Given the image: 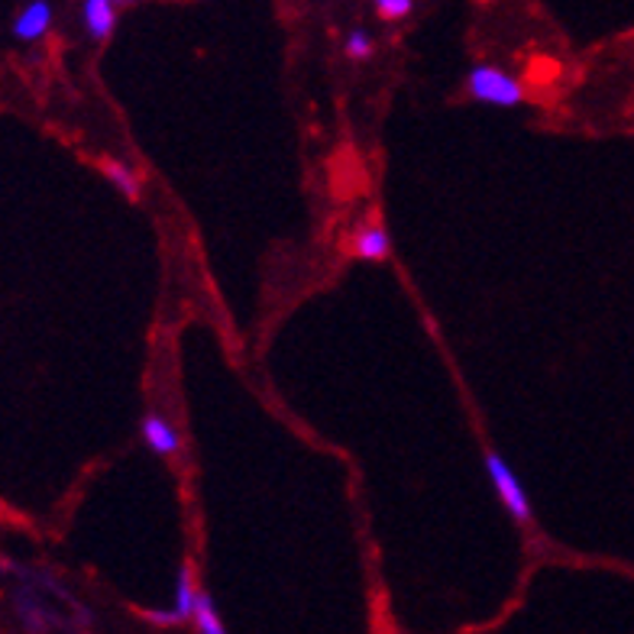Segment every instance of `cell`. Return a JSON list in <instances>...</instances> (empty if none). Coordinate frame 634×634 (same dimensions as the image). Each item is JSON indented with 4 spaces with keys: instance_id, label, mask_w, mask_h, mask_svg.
<instances>
[{
    "instance_id": "obj_12",
    "label": "cell",
    "mask_w": 634,
    "mask_h": 634,
    "mask_svg": "<svg viewBox=\"0 0 634 634\" xmlns=\"http://www.w3.org/2000/svg\"><path fill=\"white\" fill-rule=\"evenodd\" d=\"M117 3H133V0H117Z\"/></svg>"
},
{
    "instance_id": "obj_7",
    "label": "cell",
    "mask_w": 634,
    "mask_h": 634,
    "mask_svg": "<svg viewBox=\"0 0 634 634\" xmlns=\"http://www.w3.org/2000/svg\"><path fill=\"white\" fill-rule=\"evenodd\" d=\"M194 599H198V589L191 579V563H181L179 586H176V612H179L181 625L194 619Z\"/></svg>"
},
{
    "instance_id": "obj_11",
    "label": "cell",
    "mask_w": 634,
    "mask_h": 634,
    "mask_svg": "<svg viewBox=\"0 0 634 634\" xmlns=\"http://www.w3.org/2000/svg\"><path fill=\"white\" fill-rule=\"evenodd\" d=\"M411 7H415V0H375V10L385 20H402L411 13Z\"/></svg>"
},
{
    "instance_id": "obj_2",
    "label": "cell",
    "mask_w": 634,
    "mask_h": 634,
    "mask_svg": "<svg viewBox=\"0 0 634 634\" xmlns=\"http://www.w3.org/2000/svg\"><path fill=\"white\" fill-rule=\"evenodd\" d=\"M486 469H489V479H492V486H495L502 505L509 509V515H512L518 525H528V522L535 518V509H531V502H528L525 486H522L518 476L512 472V466H509L499 453L489 451L486 453Z\"/></svg>"
},
{
    "instance_id": "obj_3",
    "label": "cell",
    "mask_w": 634,
    "mask_h": 634,
    "mask_svg": "<svg viewBox=\"0 0 634 634\" xmlns=\"http://www.w3.org/2000/svg\"><path fill=\"white\" fill-rule=\"evenodd\" d=\"M143 441H146L149 451L159 453V456H179L181 453V434L176 431V424L169 418L156 415V411H149L143 418Z\"/></svg>"
},
{
    "instance_id": "obj_4",
    "label": "cell",
    "mask_w": 634,
    "mask_h": 634,
    "mask_svg": "<svg viewBox=\"0 0 634 634\" xmlns=\"http://www.w3.org/2000/svg\"><path fill=\"white\" fill-rule=\"evenodd\" d=\"M52 26V3L49 0H29L20 16L13 20V36L23 43H36L39 36H46Z\"/></svg>"
},
{
    "instance_id": "obj_10",
    "label": "cell",
    "mask_w": 634,
    "mask_h": 634,
    "mask_svg": "<svg viewBox=\"0 0 634 634\" xmlns=\"http://www.w3.org/2000/svg\"><path fill=\"white\" fill-rule=\"evenodd\" d=\"M372 36L366 33V29H354L350 36H347V43H344V52L350 56V59H369L372 56Z\"/></svg>"
},
{
    "instance_id": "obj_9",
    "label": "cell",
    "mask_w": 634,
    "mask_h": 634,
    "mask_svg": "<svg viewBox=\"0 0 634 634\" xmlns=\"http://www.w3.org/2000/svg\"><path fill=\"white\" fill-rule=\"evenodd\" d=\"M100 169H104V176L113 181V184H117L127 198H133V201L140 198V181H136V176H133L123 163H117V159H104V163H100Z\"/></svg>"
},
{
    "instance_id": "obj_8",
    "label": "cell",
    "mask_w": 634,
    "mask_h": 634,
    "mask_svg": "<svg viewBox=\"0 0 634 634\" xmlns=\"http://www.w3.org/2000/svg\"><path fill=\"white\" fill-rule=\"evenodd\" d=\"M194 625H198V632L204 634L227 632V625H224L220 615L214 612V599H211L207 593H201V589H198V599H194Z\"/></svg>"
},
{
    "instance_id": "obj_6",
    "label": "cell",
    "mask_w": 634,
    "mask_h": 634,
    "mask_svg": "<svg viewBox=\"0 0 634 634\" xmlns=\"http://www.w3.org/2000/svg\"><path fill=\"white\" fill-rule=\"evenodd\" d=\"M354 253L366 260V263H385L388 253H392V243H388V234L379 227V224H369L360 227L357 237H354Z\"/></svg>"
},
{
    "instance_id": "obj_1",
    "label": "cell",
    "mask_w": 634,
    "mask_h": 634,
    "mask_svg": "<svg viewBox=\"0 0 634 634\" xmlns=\"http://www.w3.org/2000/svg\"><path fill=\"white\" fill-rule=\"evenodd\" d=\"M466 94L472 100L492 104V107H518L525 100L522 82L495 65H472L466 72Z\"/></svg>"
},
{
    "instance_id": "obj_5",
    "label": "cell",
    "mask_w": 634,
    "mask_h": 634,
    "mask_svg": "<svg viewBox=\"0 0 634 634\" xmlns=\"http://www.w3.org/2000/svg\"><path fill=\"white\" fill-rule=\"evenodd\" d=\"M82 16L91 39L104 43L117 26V0H82Z\"/></svg>"
}]
</instances>
